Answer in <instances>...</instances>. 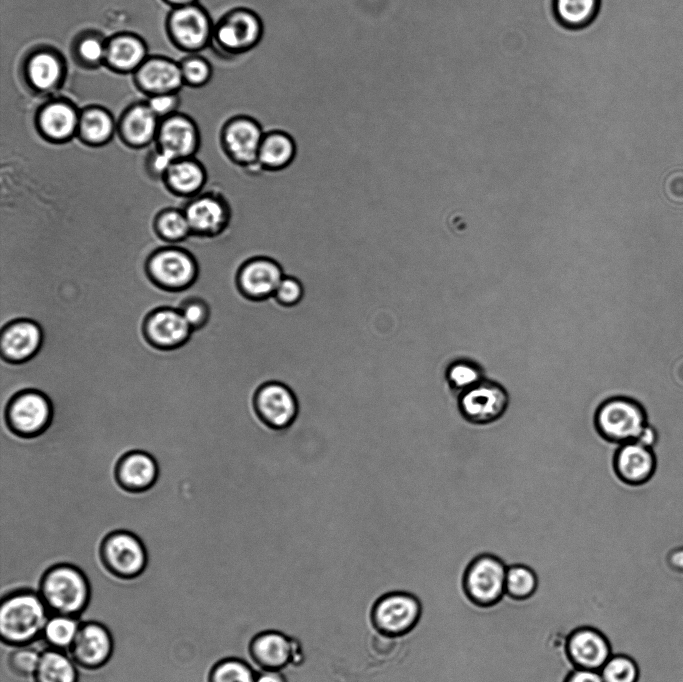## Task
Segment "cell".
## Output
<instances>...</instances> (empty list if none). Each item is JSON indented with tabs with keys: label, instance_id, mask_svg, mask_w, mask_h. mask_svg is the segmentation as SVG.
I'll use <instances>...</instances> for the list:
<instances>
[{
	"label": "cell",
	"instance_id": "cell-1",
	"mask_svg": "<svg viewBox=\"0 0 683 682\" xmlns=\"http://www.w3.org/2000/svg\"><path fill=\"white\" fill-rule=\"evenodd\" d=\"M49 616L38 592L20 589L7 593L0 604L1 641L12 647L30 645L41 637Z\"/></svg>",
	"mask_w": 683,
	"mask_h": 682
},
{
	"label": "cell",
	"instance_id": "cell-2",
	"mask_svg": "<svg viewBox=\"0 0 683 682\" xmlns=\"http://www.w3.org/2000/svg\"><path fill=\"white\" fill-rule=\"evenodd\" d=\"M38 593L50 614L79 617L89 604L91 588L80 568L58 563L43 572Z\"/></svg>",
	"mask_w": 683,
	"mask_h": 682
},
{
	"label": "cell",
	"instance_id": "cell-3",
	"mask_svg": "<svg viewBox=\"0 0 683 682\" xmlns=\"http://www.w3.org/2000/svg\"><path fill=\"white\" fill-rule=\"evenodd\" d=\"M143 267L151 284L170 293L188 290L200 275V265L195 255L177 244H167L152 250Z\"/></svg>",
	"mask_w": 683,
	"mask_h": 682
},
{
	"label": "cell",
	"instance_id": "cell-4",
	"mask_svg": "<svg viewBox=\"0 0 683 682\" xmlns=\"http://www.w3.org/2000/svg\"><path fill=\"white\" fill-rule=\"evenodd\" d=\"M648 424L643 406L625 395H613L596 409L594 425L603 440L620 445L637 441Z\"/></svg>",
	"mask_w": 683,
	"mask_h": 682
},
{
	"label": "cell",
	"instance_id": "cell-5",
	"mask_svg": "<svg viewBox=\"0 0 683 682\" xmlns=\"http://www.w3.org/2000/svg\"><path fill=\"white\" fill-rule=\"evenodd\" d=\"M67 74L65 56L52 45H34L20 60L19 76L22 85L35 96L55 95L63 87Z\"/></svg>",
	"mask_w": 683,
	"mask_h": 682
},
{
	"label": "cell",
	"instance_id": "cell-6",
	"mask_svg": "<svg viewBox=\"0 0 683 682\" xmlns=\"http://www.w3.org/2000/svg\"><path fill=\"white\" fill-rule=\"evenodd\" d=\"M164 27L176 49L186 54L202 53L211 45L214 20L208 8L198 2L171 8Z\"/></svg>",
	"mask_w": 683,
	"mask_h": 682
},
{
	"label": "cell",
	"instance_id": "cell-7",
	"mask_svg": "<svg viewBox=\"0 0 683 682\" xmlns=\"http://www.w3.org/2000/svg\"><path fill=\"white\" fill-rule=\"evenodd\" d=\"M52 419L53 406L50 398L35 388L15 392L4 409L8 430L23 439H33L45 433Z\"/></svg>",
	"mask_w": 683,
	"mask_h": 682
},
{
	"label": "cell",
	"instance_id": "cell-8",
	"mask_svg": "<svg viewBox=\"0 0 683 682\" xmlns=\"http://www.w3.org/2000/svg\"><path fill=\"white\" fill-rule=\"evenodd\" d=\"M262 35V22L247 8H233L214 19L210 48L221 55L242 53L254 47Z\"/></svg>",
	"mask_w": 683,
	"mask_h": 682
},
{
	"label": "cell",
	"instance_id": "cell-9",
	"mask_svg": "<svg viewBox=\"0 0 683 682\" xmlns=\"http://www.w3.org/2000/svg\"><path fill=\"white\" fill-rule=\"evenodd\" d=\"M99 558L107 572L122 580L139 577L146 569L148 556L141 539L128 530H114L102 539Z\"/></svg>",
	"mask_w": 683,
	"mask_h": 682
},
{
	"label": "cell",
	"instance_id": "cell-10",
	"mask_svg": "<svg viewBox=\"0 0 683 682\" xmlns=\"http://www.w3.org/2000/svg\"><path fill=\"white\" fill-rule=\"evenodd\" d=\"M188 220L192 237L212 240L228 228L231 209L226 198L218 191L204 189L188 199L182 207Z\"/></svg>",
	"mask_w": 683,
	"mask_h": 682
},
{
	"label": "cell",
	"instance_id": "cell-11",
	"mask_svg": "<svg viewBox=\"0 0 683 682\" xmlns=\"http://www.w3.org/2000/svg\"><path fill=\"white\" fill-rule=\"evenodd\" d=\"M256 418L267 428L285 430L296 420L299 404L296 394L288 385L268 381L259 385L252 397Z\"/></svg>",
	"mask_w": 683,
	"mask_h": 682
},
{
	"label": "cell",
	"instance_id": "cell-12",
	"mask_svg": "<svg viewBox=\"0 0 683 682\" xmlns=\"http://www.w3.org/2000/svg\"><path fill=\"white\" fill-rule=\"evenodd\" d=\"M81 108L69 98L51 96L40 104L33 116L34 128L50 144H66L77 136Z\"/></svg>",
	"mask_w": 683,
	"mask_h": 682
},
{
	"label": "cell",
	"instance_id": "cell-13",
	"mask_svg": "<svg viewBox=\"0 0 683 682\" xmlns=\"http://www.w3.org/2000/svg\"><path fill=\"white\" fill-rule=\"evenodd\" d=\"M507 564L494 554H481L469 564L464 576V588L478 605L497 603L506 593Z\"/></svg>",
	"mask_w": 683,
	"mask_h": 682
},
{
	"label": "cell",
	"instance_id": "cell-14",
	"mask_svg": "<svg viewBox=\"0 0 683 682\" xmlns=\"http://www.w3.org/2000/svg\"><path fill=\"white\" fill-rule=\"evenodd\" d=\"M193 332L178 307H156L144 316L141 323L145 342L160 351H173L183 347Z\"/></svg>",
	"mask_w": 683,
	"mask_h": 682
},
{
	"label": "cell",
	"instance_id": "cell-15",
	"mask_svg": "<svg viewBox=\"0 0 683 682\" xmlns=\"http://www.w3.org/2000/svg\"><path fill=\"white\" fill-rule=\"evenodd\" d=\"M509 396L505 388L492 380L481 382L458 395V408L462 417L474 425H487L497 421L508 408Z\"/></svg>",
	"mask_w": 683,
	"mask_h": 682
},
{
	"label": "cell",
	"instance_id": "cell-16",
	"mask_svg": "<svg viewBox=\"0 0 683 682\" xmlns=\"http://www.w3.org/2000/svg\"><path fill=\"white\" fill-rule=\"evenodd\" d=\"M154 145L173 160L194 157L202 145L200 127L178 111L160 120Z\"/></svg>",
	"mask_w": 683,
	"mask_h": 682
},
{
	"label": "cell",
	"instance_id": "cell-17",
	"mask_svg": "<svg viewBox=\"0 0 683 682\" xmlns=\"http://www.w3.org/2000/svg\"><path fill=\"white\" fill-rule=\"evenodd\" d=\"M420 614L421 604L416 596L406 592H392L376 602L373 621L383 634L400 636L417 624Z\"/></svg>",
	"mask_w": 683,
	"mask_h": 682
},
{
	"label": "cell",
	"instance_id": "cell-18",
	"mask_svg": "<svg viewBox=\"0 0 683 682\" xmlns=\"http://www.w3.org/2000/svg\"><path fill=\"white\" fill-rule=\"evenodd\" d=\"M43 340V329L37 321L30 318L12 319L1 329V359L14 365L26 363L39 353Z\"/></svg>",
	"mask_w": 683,
	"mask_h": 682
},
{
	"label": "cell",
	"instance_id": "cell-19",
	"mask_svg": "<svg viewBox=\"0 0 683 682\" xmlns=\"http://www.w3.org/2000/svg\"><path fill=\"white\" fill-rule=\"evenodd\" d=\"M264 135L257 121L247 116H237L223 125L220 144L230 160L247 166L257 162Z\"/></svg>",
	"mask_w": 683,
	"mask_h": 682
},
{
	"label": "cell",
	"instance_id": "cell-20",
	"mask_svg": "<svg viewBox=\"0 0 683 682\" xmlns=\"http://www.w3.org/2000/svg\"><path fill=\"white\" fill-rule=\"evenodd\" d=\"M114 649L108 628L96 621L81 622L75 640L67 652L77 666L96 670L111 658Z\"/></svg>",
	"mask_w": 683,
	"mask_h": 682
},
{
	"label": "cell",
	"instance_id": "cell-21",
	"mask_svg": "<svg viewBox=\"0 0 683 682\" xmlns=\"http://www.w3.org/2000/svg\"><path fill=\"white\" fill-rule=\"evenodd\" d=\"M135 88L146 97L179 93L184 83L179 61L163 55H149L132 74Z\"/></svg>",
	"mask_w": 683,
	"mask_h": 682
},
{
	"label": "cell",
	"instance_id": "cell-22",
	"mask_svg": "<svg viewBox=\"0 0 683 682\" xmlns=\"http://www.w3.org/2000/svg\"><path fill=\"white\" fill-rule=\"evenodd\" d=\"M160 119L146 101L129 104L117 119V136L122 144L139 150L155 143Z\"/></svg>",
	"mask_w": 683,
	"mask_h": 682
},
{
	"label": "cell",
	"instance_id": "cell-23",
	"mask_svg": "<svg viewBox=\"0 0 683 682\" xmlns=\"http://www.w3.org/2000/svg\"><path fill=\"white\" fill-rule=\"evenodd\" d=\"M113 474L122 490L129 493H142L151 489L156 483L159 466L150 453L133 449L118 458Z\"/></svg>",
	"mask_w": 683,
	"mask_h": 682
},
{
	"label": "cell",
	"instance_id": "cell-24",
	"mask_svg": "<svg viewBox=\"0 0 683 682\" xmlns=\"http://www.w3.org/2000/svg\"><path fill=\"white\" fill-rule=\"evenodd\" d=\"M656 468L652 448L637 441L617 445L612 456V469L616 477L628 485L647 482Z\"/></svg>",
	"mask_w": 683,
	"mask_h": 682
},
{
	"label": "cell",
	"instance_id": "cell-25",
	"mask_svg": "<svg viewBox=\"0 0 683 682\" xmlns=\"http://www.w3.org/2000/svg\"><path fill=\"white\" fill-rule=\"evenodd\" d=\"M149 56L143 37L121 31L107 37L104 67L117 74H133Z\"/></svg>",
	"mask_w": 683,
	"mask_h": 682
},
{
	"label": "cell",
	"instance_id": "cell-26",
	"mask_svg": "<svg viewBox=\"0 0 683 682\" xmlns=\"http://www.w3.org/2000/svg\"><path fill=\"white\" fill-rule=\"evenodd\" d=\"M283 277V270L277 262L258 257L242 265L237 275V285L245 297L262 300L274 295Z\"/></svg>",
	"mask_w": 683,
	"mask_h": 682
},
{
	"label": "cell",
	"instance_id": "cell-27",
	"mask_svg": "<svg viewBox=\"0 0 683 682\" xmlns=\"http://www.w3.org/2000/svg\"><path fill=\"white\" fill-rule=\"evenodd\" d=\"M568 655L576 668L599 671L613 654L609 639L598 629L581 627L567 641Z\"/></svg>",
	"mask_w": 683,
	"mask_h": 682
},
{
	"label": "cell",
	"instance_id": "cell-28",
	"mask_svg": "<svg viewBox=\"0 0 683 682\" xmlns=\"http://www.w3.org/2000/svg\"><path fill=\"white\" fill-rule=\"evenodd\" d=\"M208 179L207 167L194 156L174 160L161 182L171 194L190 199L206 188Z\"/></svg>",
	"mask_w": 683,
	"mask_h": 682
},
{
	"label": "cell",
	"instance_id": "cell-29",
	"mask_svg": "<svg viewBox=\"0 0 683 682\" xmlns=\"http://www.w3.org/2000/svg\"><path fill=\"white\" fill-rule=\"evenodd\" d=\"M117 135V120L110 110L101 105L81 108L76 138L85 146L99 148L109 144Z\"/></svg>",
	"mask_w": 683,
	"mask_h": 682
},
{
	"label": "cell",
	"instance_id": "cell-30",
	"mask_svg": "<svg viewBox=\"0 0 683 682\" xmlns=\"http://www.w3.org/2000/svg\"><path fill=\"white\" fill-rule=\"evenodd\" d=\"M250 650L262 669L280 670L290 662L293 641L282 632L266 631L253 639Z\"/></svg>",
	"mask_w": 683,
	"mask_h": 682
},
{
	"label": "cell",
	"instance_id": "cell-31",
	"mask_svg": "<svg viewBox=\"0 0 683 682\" xmlns=\"http://www.w3.org/2000/svg\"><path fill=\"white\" fill-rule=\"evenodd\" d=\"M107 37L98 30L85 29L78 32L70 44L73 62L85 70L104 66Z\"/></svg>",
	"mask_w": 683,
	"mask_h": 682
},
{
	"label": "cell",
	"instance_id": "cell-32",
	"mask_svg": "<svg viewBox=\"0 0 683 682\" xmlns=\"http://www.w3.org/2000/svg\"><path fill=\"white\" fill-rule=\"evenodd\" d=\"M32 677L34 682H78L77 665L65 651L48 648Z\"/></svg>",
	"mask_w": 683,
	"mask_h": 682
},
{
	"label": "cell",
	"instance_id": "cell-33",
	"mask_svg": "<svg viewBox=\"0 0 683 682\" xmlns=\"http://www.w3.org/2000/svg\"><path fill=\"white\" fill-rule=\"evenodd\" d=\"M296 146L293 139L281 131L264 135L258 152V163L270 170L287 167L295 157Z\"/></svg>",
	"mask_w": 683,
	"mask_h": 682
},
{
	"label": "cell",
	"instance_id": "cell-34",
	"mask_svg": "<svg viewBox=\"0 0 683 682\" xmlns=\"http://www.w3.org/2000/svg\"><path fill=\"white\" fill-rule=\"evenodd\" d=\"M152 228L155 235L167 244H178L192 236L182 208L165 207L159 210L153 218Z\"/></svg>",
	"mask_w": 683,
	"mask_h": 682
},
{
	"label": "cell",
	"instance_id": "cell-35",
	"mask_svg": "<svg viewBox=\"0 0 683 682\" xmlns=\"http://www.w3.org/2000/svg\"><path fill=\"white\" fill-rule=\"evenodd\" d=\"M81 622L78 617L50 614L43 628L41 638L49 648L68 652L71 648Z\"/></svg>",
	"mask_w": 683,
	"mask_h": 682
},
{
	"label": "cell",
	"instance_id": "cell-36",
	"mask_svg": "<svg viewBox=\"0 0 683 682\" xmlns=\"http://www.w3.org/2000/svg\"><path fill=\"white\" fill-rule=\"evenodd\" d=\"M600 7V0H554L559 21L570 28H581L591 23Z\"/></svg>",
	"mask_w": 683,
	"mask_h": 682
},
{
	"label": "cell",
	"instance_id": "cell-37",
	"mask_svg": "<svg viewBox=\"0 0 683 682\" xmlns=\"http://www.w3.org/2000/svg\"><path fill=\"white\" fill-rule=\"evenodd\" d=\"M184 86L200 89L207 87L213 79L214 67L202 53L186 54L179 61Z\"/></svg>",
	"mask_w": 683,
	"mask_h": 682
},
{
	"label": "cell",
	"instance_id": "cell-38",
	"mask_svg": "<svg viewBox=\"0 0 683 682\" xmlns=\"http://www.w3.org/2000/svg\"><path fill=\"white\" fill-rule=\"evenodd\" d=\"M445 378L451 389L458 395L481 382L484 378L481 366L469 359L451 362L446 369Z\"/></svg>",
	"mask_w": 683,
	"mask_h": 682
},
{
	"label": "cell",
	"instance_id": "cell-39",
	"mask_svg": "<svg viewBox=\"0 0 683 682\" xmlns=\"http://www.w3.org/2000/svg\"><path fill=\"white\" fill-rule=\"evenodd\" d=\"M599 672L604 682H639L641 678L639 663L626 653L612 654Z\"/></svg>",
	"mask_w": 683,
	"mask_h": 682
},
{
	"label": "cell",
	"instance_id": "cell-40",
	"mask_svg": "<svg viewBox=\"0 0 683 682\" xmlns=\"http://www.w3.org/2000/svg\"><path fill=\"white\" fill-rule=\"evenodd\" d=\"M256 672L245 661L225 658L214 663L207 674V682H255Z\"/></svg>",
	"mask_w": 683,
	"mask_h": 682
},
{
	"label": "cell",
	"instance_id": "cell-41",
	"mask_svg": "<svg viewBox=\"0 0 683 682\" xmlns=\"http://www.w3.org/2000/svg\"><path fill=\"white\" fill-rule=\"evenodd\" d=\"M538 578L534 570L524 564H513L507 567L506 594L515 599L530 597L537 589Z\"/></svg>",
	"mask_w": 683,
	"mask_h": 682
},
{
	"label": "cell",
	"instance_id": "cell-42",
	"mask_svg": "<svg viewBox=\"0 0 683 682\" xmlns=\"http://www.w3.org/2000/svg\"><path fill=\"white\" fill-rule=\"evenodd\" d=\"M178 309L194 332L204 329L212 318L211 304L201 296L193 295L183 299Z\"/></svg>",
	"mask_w": 683,
	"mask_h": 682
},
{
	"label": "cell",
	"instance_id": "cell-43",
	"mask_svg": "<svg viewBox=\"0 0 683 682\" xmlns=\"http://www.w3.org/2000/svg\"><path fill=\"white\" fill-rule=\"evenodd\" d=\"M41 657V652L31 645L16 646L8 654L9 669L17 676H33Z\"/></svg>",
	"mask_w": 683,
	"mask_h": 682
},
{
	"label": "cell",
	"instance_id": "cell-44",
	"mask_svg": "<svg viewBox=\"0 0 683 682\" xmlns=\"http://www.w3.org/2000/svg\"><path fill=\"white\" fill-rule=\"evenodd\" d=\"M273 296L282 305L294 306L302 300L304 288L298 279L284 276Z\"/></svg>",
	"mask_w": 683,
	"mask_h": 682
},
{
	"label": "cell",
	"instance_id": "cell-45",
	"mask_svg": "<svg viewBox=\"0 0 683 682\" xmlns=\"http://www.w3.org/2000/svg\"><path fill=\"white\" fill-rule=\"evenodd\" d=\"M173 161V159L154 145L145 156L144 170L152 180L162 181L163 176Z\"/></svg>",
	"mask_w": 683,
	"mask_h": 682
},
{
	"label": "cell",
	"instance_id": "cell-46",
	"mask_svg": "<svg viewBox=\"0 0 683 682\" xmlns=\"http://www.w3.org/2000/svg\"><path fill=\"white\" fill-rule=\"evenodd\" d=\"M145 101L160 120L178 112L181 103L179 93L154 95L147 97Z\"/></svg>",
	"mask_w": 683,
	"mask_h": 682
},
{
	"label": "cell",
	"instance_id": "cell-47",
	"mask_svg": "<svg viewBox=\"0 0 683 682\" xmlns=\"http://www.w3.org/2000/svg\"><path fill=\"white\" fill-rule=\"evenodd\" d=\"M565 682H604L599 671L589 669H574Z\"/></svg>",
	"mask_w": 683,
	"mask_h": 682
},
{
	"label": "cell",
	"instance_id": "cell-48",
	"mask_svg": "<svg viewBox=\"0 0 683 682\" xmlns=\"http://www.w3.org/2000/svg\"><path fill=\"white\" fill-rule=\"evenodd\" d=\"M666 564L674 571L683 572V545L670 546L665 554Z\"/></svg>",
	"mask_w": 683,
	"mask_h": 682
},
{
	"label": "cell",
	"instance_id": "cell-49",
	"mask_svg": "<svg viewBox=\"0 0 683 682\" xmlns=\"http://www.w3.org/2000/svg\"><path fill=\"white\" fill-rule=\"evenodd\" d=\"M255 682H286L280 670L263 669L256 674Z\"/></svg>",
	"mask_w": 683,
	"mask_h": 682
},
{
	"label": "cell",
	"instance_id": "cell-50",
	"mask_svg": "<svg viewBox=\"0 0 683 682\" xmlns=\"http://www.w3.org/2000/svg\"><path fill=\"white\" fill-rule=\"evenodd\" d=\"M657 441V432L655 428L648 422L647 426L637 439L640 444L652 448Z\"/></svg>",
	"mask_w": 683,
	"mask_h": 682
},
{
	"label": "cell",
	"instance_id": "cell-51",
	"mask_svg": "<svg viewBox=\"0 0 683 682\" xmlns=\"http://www.w3.org/2000/svg\"><path fill=\"white\" fill-rule=\"evenodd\" d=\"M164 4L171 8L186 6L200 2L199 0H161Z\"/></svg>",
	"mask_w": 683,
	"mask_h": 682
}]
</instances>
